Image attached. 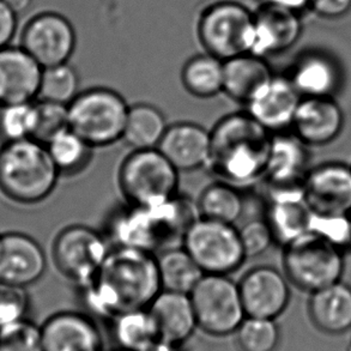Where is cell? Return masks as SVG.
I'll return each mask as SVG.
<instances>
[{
	"label": "cell",
	"mask_w": 351,
	"mask_h": 351,
	"mask_svg": "<svg viewBox=\"0 0 351 351\" xmlns=\"http://www.w3.org/2000/svg\"><path fill=\"white\" fill-rule=\"evenodd\" d=\"M78 288L90 317L112 320L125 312L149 308L162 290L157 256L132 247L112 246L95 277Z\"/></svg>",
	"instance_id": "6da1fadb"
},
{
	"label": "cell",
	"mask_w": 351,
	"mask_h": 351,
	"mask_svg": "<svg viewBox=\"0 0 351 351\" xmlns=\"http://www.w3.org/2000/svg\"><path fill=\"white\" fill-rule=\"evenodd\" d=\"M272 134L246 110L226 115L210 131L205 168L216 180L239 189L256 185L265 176Z\"/></svg>",
	"instance_id": "7a4b0ae2"
},
{
	"label": "cell",
	"mask_w": 351,
	"mask_h": 351,
	"mask_svg": "<svg viewBox=\"0 0 351 351\" xmlns=\"http://www.w3.org/2000/svg\"><path fill=\"white\" fill-rule=\"evenodd\" d=\"M199 217L197 202L180 193L160 205L125 204L110 215L106 237L113 246L132 247L157 256L182 246L187 230Z\"/></svg>",
	"instance_id": "3957f363"
},
{
	"label": "cell",
	"mask_w": 351,
	"mask_h": 351,
	"mask_svg": "<svg viewBox=\"0 0 351 351\" xmlns=\"http://www.w3.org/2000/svg\"><path fill=\"white\" fill-rule=\"evenodd\" d=\"M62 176L46 144L33 138L0 147V191L19 204L47 199Z\"/></svg>",
	"instance_id": "277c9868"
},
{
	"label": "cell",
	"mask_w": 351,
	"mask_h": 351,
	"mask_svg": "<svg viewBox=\"0 0 351 351\" xmlns=\"http://www.w3.org/2000/svg\"><path fill=\"white\" fill-rule=\"evenodd\" d=\"M179 174L157 147L132 150L119 168V189L126 204H163L179 195Z\"/></svg>",
	"instance_id": "5b68a950"
},
{
	"label": "cell",
	"mask_w": 351,
	"mask_h": 351,
	"mask_svg": "<svg viewBox=\"0 0 351 351\" xmlns=\"http://www.w3.org/2000/svg\"><path fill=\"white\" fill-rule=\"evenodd\" d=\"M130 106L118 91L91 88L67 105L69 128L93 147H107L121 141Z\"/></svg>",
	"instance_id": "8992f818"
},
{
	"label": "cell",
	"mask_w": 351,
	"mask_h": 351,
	"mask_svg": "<svg viewBox=\"0 0 351 351\" xmlns=\"http://www.w3.org/2000/svg\"><path fill=\"white\" fill-rule=\"evenodd\" d=\"M283 267L293 285L314 293L341 280L344 270L341 248L308 232L285 245Z\"/></svg>",
	"instance_id": "52a82bcc"
},
{
	"label": "cell",
	"mask_w": 351,
	"mask_h": 351,
	"mask_svg": "<svg viewBox=\"0 0 351 351\" xmlns=\"http://www.w3.org/2000/svg\"><path fill=\"white\" fill-rule=\"evenodd\" d=\"M254 12L237 1H221L205 10L198 23V38L205 53L223 62L251 53Z\"/></svg>",
	"instance_id": "ba28073f"
},
{
	"label": "cell",
	"mask_w": 351,
	"mask_h": 351,
	"mask_svg": "<svg viewBox=\"0 0 351 351\" xmlns=\"http://www.w3.org/2000/svg\"><path fill=\"white\" fill-rule=\"evenodd\" d=\"M182 247L205 275L230 276L247 259L235 224L199 219L187 230Z\"/></svg>",
	"instance_id": "9c48e42d"
},
{
	"label": "cell",
	"mask_w": 351,
	"mask_h": 351,
	"mask_svg": "<svg viewBox=\"0 0 351 351\" xmlns=\"http://www.w3.org/2000/svg\"><path fill=\"white\" fill-rule=\"evenodd\" d=\"M190 296L198 326L213 336L237 332L246 318L239 285L230 276H203Z\"/></svg>",
	"instance_id": "30bf717a"
},
{
	"label": "cell",
	"mask_w": 351,
	"mask_h": 351,
	"mask_svg": "<svg viewBox=\"0 0 351 351\" xmlns=\"http://www.w3.org/2000/svg\"><path fill=\"white\" fill-rule=\"evenodd\" d=\"M110 247L104 234L90 227L75 224L62 229L56 237L53 261L60 274L82 287L100 271Z\"/></svg>",
	"instance_id": "8fae6325"
},
{
	"label": "cell",
	"mask_w": 351,
	"mask_h": 351,
	"mask_svg": "<svg viewBox=\"0 0 351 351\" xmlns=\"http://www.w3.org/2000/svg\"><path fill=\"white\" fill-rule=\"evenodd\" d=\"M22 46L43 67L69 62L76 48V32L71 22L57 12L36 14L25 24Z\"/></svg>",
	"instance_id": "7c38bea8"
},
{
	"label": "cell",
	"mask_w": 351,
	"mask_h": 351,
	"mask_svg": "<svg viewBox=\"0 0 351 351\" xmlns=\"http://www.w3.org/2000/svg\"><path fill=\"white\" fill-rule=\"evenodd\" d=\"M287 276L270 266L247 271L237 283L246 317L274 319L288 307L290 288Z\"/></svg>",
	"instance_id": "4fadbf2b"
},
{
	"label": "cell",
	"mask_w": 351,
	"mask_h": 351,
	"mask_svg": "<svg viewBox=\"0 0 351 351\" xmlns=\"http://www.w3.org/2000/svg\"><path fill=\"white\" fill-rule=\"evenodd\" d=\"M304 198L314 214H351V168L330 163L309 171L304 182Z\"/></svg>",
	"instance_id": "5bb4252c"
},
{
	"label": "cell",
	"mask_w": 351,
	"mask_h": 351,
	"mask_svg": "<svg viewBox=\"0 0 351 351\" xmlns=\"http://www.w3.org/2000/svg\"><path fill=\"white\" fill-rule=\"evenodd\" d=\"M47 258L43 246L23 233L0 234V283L27 288L43 278Z\"/></svg>",
	"instance_id": "9a60e30c"
},
{
	"label": "cell",
	"mask_w": 351,
	"mask_h": 351,
	"mask_svg": "<svg viewBox=\"0 0 351 351\" xmlns=\"http://www.w3.org/2000/svg\"><path fill=\"white\" fill-rule=\"evenodd\" d=\"M302 33L299 12L264 3L254 12L251 53L258 57L280 54L298 43Z\"/></svg>",
	"instance_id": "2e32d148"
},
{
	"label": "cell",
	"mask_w": 351,
	"mask_h": 351,
	"mask_svg": "<svg viewBox=\"0 0 351 351\" xmlns=\"http://www.w3.org/2000/svg\"><path fill=\"white\" fill-rule=\"evenodd\" d=\"M43 67L22 47L0 49V106L38 99Z\"/></svg>",
	"instance_id": "e0dca14e"
},
{
	"label": "cell",
	"mask_w": 351,
	"mask_h": 351,
	"mask_svg": "<svg viewBox=\"0 0 351 351\" xmlns=\"http://www.w3.org/2000/svg\"><path fill=\"white\" fill-rule=\"evenodd\" d=\"M43 351H101L99 328L90 315L62 312L41 326Z\"/></svg>",
	"instance_id": "ac0fdd59"
},
{
	"label": "cell",
	"mask_w": 351,
	"mask_h": 351,
	"mask_svg": "<svg viewBox=\"0 0 351 351\" xmlns=\"http://www.w3.org/2000/svg\"><path fill=\"white\" fill-rule=\"evenodd\" d=\"M304 144L295 134L274 133L265 181L269 192L304 189L307 166Z\"/></svg>",
	"instance_id": "d6986e66"
},
{
	"label": "cell",
	"mask_w": 351,
	"mask_h": 351,
	"mask_svg": "<svg viewBox=\"0 0 351 351\" xmlns=\"http://www.w3.org/2000/svg\"><path fill=\"white\" fill-rule=\"evenodd\" d=\"M301 102V94L289 77L274 76L256 99L245 106L252 118L271 133L290 128Z\"/></svg>",
	"instance_id": "ffe728a7"
},
{
	"label": "cell",
	"mask_w": 351,
	"mask_h": 351,
	"mask_svg": "<svg viewBox=\"0 0 351 351\" xmlns=\"http://www.w3.org/2000/svg\"><path fill=\"white\" fill-rule=\"evenodd\" d=\"M210 131L195 123L169 125L157 149L179 171L205 168L210 155Z\"/></svg>",
	"instance_id": "44dd1931"
},
{
	"label": "cell",
	"mask_w": 351,
	"mask_h": 351,
	"mask_svg": "<svg viewBox=\"0 0 351 351\" xmlns=\"http://www.w3.org/2000/svg\"><path fill=\"white\" fill-rule=\"evenodd\" d=\"M344 123L341 107L330 97H306L301 100L291 128L304 144L324 145L341 133Z\"/></svg>",
	"instance_id": "7402d4cb"
},
{
	"label": "cell",
	"mask_w": 351,
	"mask_h": 351,
	"mask_svg": "<svg viewBox=\"0 0 351 351\" xmlns=\"http://www.w3.org/2000/svg\"><path fill=\"white\" fill-rule=\"evenodd\" d=\"M313 214L304 198V189L269 192L265 219L275 241L285 246L308 233Z\"/></svg>",
	"instance_id": "603a6c76"
},
{
	"label": "cell",
	"mask_w": 351,
	"mask_h": 351,
	"mask_svg": "<svg viewBox=\"0 0 351 351\" xmlns=\"http://www.w3.org/2000/svg\"><path fill=\"white\" fill-rule=\"evenodd\" d=\"M149 311L156 323L161 342L173 347L187 341L198 326L190 294L161 290Z\"/></svg>",
	"instance_id": "cb8c5ba5"
},
{
	"label": "cell",
	"mask_w": 351,
	"mask_h": 351,
	"mask_svg": "<svg viewBox=\"0 0 351 351\" xmlns=\"http://www.w3.org/2000/svg\"><path fill=\"white\" fill-rule=\"evenodd\" d=\"M274 76L265 58L246 53L224 62L223 93L246 106L265 89Z\"/></svg>",
	"instance_id": "d4e9b609"
},
{
	"label": "cell",
	"mask_w": 351,
	"mask_h": 351,
	"mask_svg": "<svg viewBox=\"0 0 351 351\" xmlns=\"http://www.w3.org/2000/svg\"><path fill=\"white\" fill-rule=\"evenodd\" d=\"M309 315L314 325L328 335H342L351 330V288L337 283L312 293Z\"/></svg>",
	"instance_id": "484cf974"
},
{
	"label": "cell",
	"mask_w": 351,
	"mask_h": 351,
	"mask_svg": "<svg viewBox=\"0 0 351 351\" xmlns=\"http://www.w3.org/2000/svg\"><path fill=\"white\" fill-rule=\"evenodd\" d=\"M113 337L121 351H147L161 342L149 308L136 309L112 319Z\"/></svg>",
	"instance_id": "4316f807"
},
{
	"label": "cell",
	"mask_w": 351,
	"mask_h": 351,
	"mask_svg": "<svg viewBox=\"0 0 351 351\" xmlns=\"http://www.w3.org/2000/svg\"><path fill=\"white\" fill-rule=\"evenodd\" d=\"M290 81L306 97L330 96L336 90L338 72L331 60L320 54H308L295 64Z\"/></svg>",
	"instance_id": "83f0119b"
},
{
	"label": "cell",
	"mask_w": 351,
	"mask_h": 351,
	"mask_svg": "<svg viewBox=\"0 0 351 351\" xmlns=\"http://www.w3.org/2000/svg\"><path fill=\"white\" fill-rule=\"evenodd\" d=\"M162 290L190 294L205 275L182 246L168 248L157 254Z\"/></svg>",
	"instance_id": "f1b7e54d"
},
{
	"label": "cell",
	"mask_w": 351,
	"mask_h": 351,
	"mask_svg": "<svg viewBox=\"0 0 351 351\" xmlns=\"http://www.w3.org/2000/svg\"><path fill=\"white\" fill-rule=\"evenodd\" d=\"M161 110L149 104L130 106L123 139L133 150L155 149L168 128Z\"/></svg>",
	"instance_id": "f546056e"
},
{
	"label": "cell",
	"mask_w": 351,
	"mask_h": 351,
	"mask_svg": "<svg viewBox=\"0 0 351 351\" xmlns=\"http://www.w3.org/2000/svg\"><path fill=\"white\" fill-rule=\"evenodd\" d=\"M181 82L195 97H215L223 93L224 62L209 53L191 58L182 67Z\"/></svg>",
	"instance_id": "4dcf8cb0"
},
{
	"label": "cell",
	"mask_w": 351,
	"mask_h": 351,
	"mask_svg": "<svg viewBox=\"0 0 351 351\" xmlns=\"http://www.w3.org/2000/svg\"><path fill=\"white\" fill-rule=\"evenodd\" d=\"M197 205L200 217L229 224L241 219L245 208L240 189L217 180L203 190Z\"/></svg>",
	"instance_id": "1f68e13d"
},
{
	"label": "cell",
	"mask_w": 351,
	"mask_h": 351,
	"mask_svg": "<svg viewBox=\"0 0 351 351\" xmlns=\"http://www.w3.org/2000/svg\"><path fill=\"white\" fill-rule=\"evenodd\" d=\"M62 176H73L86 171L90 165L95 147L69 128L46 144Z\"/></svg>",
	"instance_id": "d6a6232c"
},
{
	"label": "cell",
	"mask_w": 351,
	"mask_h": 351,
	"mask_svg": "<svg viewBox=\"0 0 351 351\" xmlns=\"http://www.w3.org/2000/svg\"><path fill=\"white\" fill-rule=\"evenodd\" d=\"M80 77L69 64L43 69L38 100L69 105L80 94Z\"/></svg>",
	"instance_id": "836d02e7"
},
{
	"label": "cell",
	"mask_w": 351,
	"mask_h": 351,
	"mask_svg": "<svg viewBox=\"0 0 351 351\" xmlns=\"http://www.w3.org/2000/svg\"><path fill=\"white\" fill-rule=\"evenodd\" d=\"M36 120V101L0 106V138L4 143L33 138Z\"/></svg>",
	"instance_id": "e575fe53"
},
{
	"label": "cell",
	"mask_w": 351,
	"mask_h": 351,
	"mask_svg": "<svg viewBox=\"0 0 351 351\" xmlns=\"http://www.w3.org/2000/svg\"><path fill=\"white\" fill-rule=\"evenodd\" d=\"M280 339V328L274 319L246 317L237 330L241 351H275Z\"/></svg>",
	"instance_id": "d590c367"
},
{
	"label": "cell",
	"mask_w": 351,
	"mask_h": 351,
	"mask_svg": "<svg viewBox=\"0 0 351 351\" xmlns=\"http://www.w3.org/2000/svg\"><path fill=\"white\" fill-rule=\"evenodd\" d=\"M0 351H43L41 328L27 319L0 328Z\"/></svg>",
	"instance_id": "8d00e7d4"
},
{
	"label": "cell",
	"mask_w": 351,
	"mask_h": 351,
	"mask_svg": "<svg viewBox=\"0 0 351 351\" xmlns=\"http://www.w3.org/2000/svg\"><path fill=\"white\" fill-rule=\"evenodd\" d=\"M38 120L33 139L47 144L58 133L69 128V110L66 105L51 102V101H36Z\"/></svg>",
	"instance_id": "74e56055"
},
{
	"label": "cell",
	"mask_w": 351,
	"mask_h": 351,
	"mask_svg": "<svg viewBox=\"0 0 351 351\" xmlns=\"http://www.w3.org/2000/svg\"><path fill=\"white\" fill-rule=\"evenodd\" d=\"M29 304L27 288L0 283V328L25 319Z\"/></svg>",
	"instance_id": "f35d334b"
},
{
	"label": "cell",
	"mask_w": 351,
	"mask_h": 351,
	"mask_svg": "<svg viewBox=\"0 0 351 351\" xmlns=\"http://www.w3.org/2000/svg\"><path fill=\"white\" fill-rule=\"evenodd\" d=\"M239 233L247 258L264 254L275 242V237L265 219H252L239 228Z\"/></svg>",
	"instance_id": "ab89813d"
},
{
	"label": "cell",
	"mask_w": 351,
	"mask_h": 351,
	"mask_svg": "<svg viewBox=\"0 0 351 351\" xmlns=\"http://www.w3.org/2000/svg\"><path fill=\"white\" fill-rule=\"evenodd\" d=\"M309 232L325 237L338 248L351 245V219L348 216H322L313 214Z\"/></svg>",
	"instance_id": "60d3db41"
},
{
	"label": "cell",
	"mask_w": 351,
	"mask_h": 351,
	"mask_svg": "<svg viewBox=\"0 0 351 351\" xmlns=\"http://www.w3.org/2000/svg\"><path fill=\"white\" fill-rule=\"evenodd\" d=\"M309 8L324 19H341L351 11V0H309Z\"/></svg>",
	"instance_id": "b9f144b4"
},
{
	"label": "cell",
	"mask_w": 351,
	"mask_h": 351,
	"mask_svg": "<svg viewBox=\"0 0 351 351\" xmlns=\"http://www.w3.org/2000/svg\"><path fill=\"white\" fill-rule=\"evenodd\" d=\"M17 16L4 0H0V49L12 41L17 30Z\"/></svg>",
	"instance_id": "7bdbcfd3"
},
{
	"label": "cell",
	"mask_w": 351,
	"mask_h": 351,
	"mask_svg": "<svg viewBox=\"0 0 351 351\" xmlns=\"http://www.w3.org/2000/svg\"><path fill=\"white\" fill-rule=\"evenodd\" d=\"M269 4L278 5L282 8L294 10L300 12L304 8H309V0H265Z\"/></svg>",
	"instance_id": "ee69618b"
},
{
	"label": "cell",
	"mask_w": 351,
	"mask_h": 351,
	"mask_svg": "<svg viewBox=\"0 0 351 351\" xmlns=\"http://www.w3.org/2000/svg\"><path fill=\"white\" fill-rule=\"evenodd\" d=\"M4 1L10 9L17 14H23L33 4V0H4Z\"/></svg>",
	"instance_id": "f6af8a7d"
},
{
	"label": "cell",
	"mask_w": 351,
	"mask_h": 351,
	"mask_svg": "<svg viewBox=\"0 0 351 351\" xmlns=\"http://www.w3.org/2000/svg\"><path fill=\"white\" fill-rule=\"evenodd\" d=\"M147 351H174V347L169 346V344H166V343L160 342L157 343L155 347L152 348L150 350Z\"/></svg>",
	"instance_id": "bcb514c9"
},
{
	"label": "cell",
	"mask_w": 351,
	"mask_h": 351,
	"mask_svg": "<svg viewBox=\"0 0 351 351\" xmlns=\"http://www.w3.org/2000/svg\"><path fill=\"white\" fill-rule=\"evenodd\" d=\"M348 351H351V339L350 343H349V346H348Z\"/></svg>",
	"instance_id": "7dc6e473"
},
{
	"label": "cell",
	"mask_w": 351,
	"mask_h": 351,
	"mask_svg": "<svg viewBox=\"0 0 351 351\" xmlns=\"http://www.w3.org/2000/svg\"><path fill=\"white\" fill-rule=\"evenodd\" d=\"M350 219H351V217H350Z\"/></svg>",
	"instance_id": "c3c4849f"
}]
</instances>
